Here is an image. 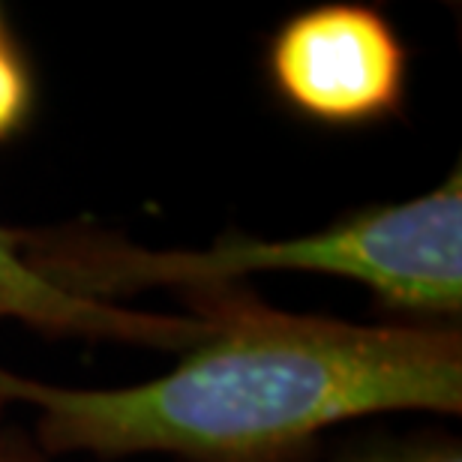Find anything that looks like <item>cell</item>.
Segmentation results:
<instances>
[{"label": "cell", "instance_id": "cell-2", "mask_svg": "<svg viewBox=\"0 0 462 462\" xmlns=\"http://www.w3.org/2000/svg\"><path fill=\"white\" fill-rule=\"evenodd\" d=\"M22 253L42 280L99 303L298 271L366 285L384 310L409 319L448 321L462 312V171L457 165L436 189L310 235L262 240L226 231L208 249H147L99 228H22Z\"/></svg>", "mask_w": 462, "mask_h": 462}, {"label": "cell", "instance_id": "cell-7", "mask_svg": "<svg viewBox=\"0 0 462 462\" xmlns=\"http://www.w3.org/2000/svg\"><path fill=\"white\" fill-rule=\"evenodd\" d=\"M4 405L0 402V462H42V450L27 445L15 430L4 423Z\"/></svg>", "mask_w": 462, "mask_h": 462}, {"label": "cell", "instance_id": "cell-6", "mask_svg": "<svg viewBox=\"0 0 462 462\" xmlns=\"http://www.w3.org/2000/svg\"><path fill=\"white\" fill-rule=\"evenodd\" d=\"M334 462H462L459 439L445 432L378 436L343 450Z\"/></svg>", "mask_w": 462, "mask_h": 462}, {"label": "cell", "instance_id": "cell-4", "mask_svg": "<svg viewBox=\"0 0 462 462\" xmlns=\"http://www.w3.org/2000/svg\"><path fill=\"white\" fill-rule=\"evenodd\" d=\"M0 319L54 337L108 339V343L187 351L208 334V321L196 312H144L126 303H99L60 291L27 264L22 228L0 226Z\"/></svg>", "mask_w": 462, "mask_h": 462}, {"label": "cell", "instance_id": "cell-8", "mask_svg": "<svg viewBox=\"0 0 462 462\" xmlns=\"http://www.w3.org/2000/svg\"><path fill=\"white\" fill-rule=\"evenodd\" d=\"M9 36H13V33H9V27H6V18H4V13H0V42H4V40H9Z\"/></svg>", "mask_w": 462, "mask_h": 462}, {"label": "cell", "instance_id": "cell-1", "mask_svg": "<svg viewBox=\"0 0 462 462\" xmlns=\"http://www.w3.org/2000/svg\"><path fill=\"white\" fill-rule=\"evenodd\" d=\"M208 334L153 382L79 391L0 366V402L40 411L42 454L303 462L321 432L387 411H462V330L276 310L237 282L183 289Z\"/></svg>", "mask_w": 462, "mask_h": 462}, {"label": "cell", "instance_id": "cell-3", "mask_svg": "<svg viewBox=\"0 0 462 462\" xmlns=\"http://www.w3.org/2000/svg\"><path fill=\"white\" fill-rule=\"evenodd\" d=\"M276 103L328 129L396 117L409 94V49L378 6L319 4L276 27L264 51Z\"/></svg>", "mask_w": 462, "mask_h": 462}, {"label": "cell", "instance_id": "cell-5", "mask_svg": "<svg viewBox=\"0 0 462 462\" xmlns=\"http://www.w3.org/2000/svg\"><path fill=\"white\" fill-rule=\"evenodd\" d=\"M36 112V79L18 42H0V144L22 135Z\"/></svg>", "mask_w": 462, "mask_h": 462}]
</instances>
